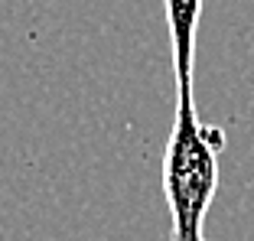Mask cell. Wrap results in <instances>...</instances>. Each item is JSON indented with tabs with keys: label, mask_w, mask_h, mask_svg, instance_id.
<instances>
[{
	"label": "cell",
	"mask_w": 254,
	"mask_h": 241,
	"mask_svg": "<svg viewBox=\"0 0 254 241\" xmlns=\"http://www.w3.org/2000/svg\"><path fill=\"white\" fill-rule=\"evenodd\" d=\"M173 46L176 114L163 153V199L170 205V241H205V215L218 192V157L225 130L205 127L195 111V33L202 0H163Z\"/></svg>",
	"instance_id": "1"
}]
</instances>
